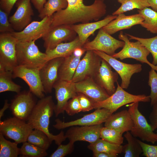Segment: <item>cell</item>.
Returning a JSON list of instances; mask_svg holds the SVG:
<instances>
[{
  "label": "cell",
  "mask_w": 157,
  "mask_h": 157,
  "mask_svg": "<svg viewBox=\"0 0 157 157\" xmlns=\"http://www.w3.org/2000/svg\"><path fill=\"white\" fill-rule=\"evenodd\" d=\"M67 8L54 13L52 16L51 26L62 25H72L97 21L106 12L103 0H95L90 5H86L83 0H67Z\"/></svg>",
  "instance_id": "1"
},
{
  "label": "cell",
  "mask_w": 157,
  "mask_h": 157,
  "mask_svg": "<svg viewBox=\"0 0 157 157\" xmlns=\"http://www.w3.org/2000/svg\"><path fill=\"white\" fill-rule=\"evenodd\" d=\"M55 105L51 96L40 99L37 102L27 122L33 129H37L45 133L52 142L58 145L67 138L61 131L57 135L51 133L49 131L50 119L54 113Z\"/></svg>",
  "instance_id": "2"
},
{
  "label": "cell",
  "mask_w": 157,
  "mask_h": 157,
  "mask_svg": "<svg viewBox=\"0 0 157 157\" xmlns=\"http://www.w3.org/2000/svg\"><path fill=\"white\" fill-rule=\"evenodd\" d=\"M35 41H18L16 46L17 65L40 69L47 61L46 53L40 51Z\"/></svg>",
  "instance_id": "3"
},
{
  "label": "cell",
  "mask_w": 157,
  "mask_h": 157,
  "mask_svg": "<svg viewBox=\"0 0 157 157\" xmlns=\"http://www.w3.org/2000/svg\"><path fill=\"white\" fill-rule=\"evenodd\" d=\"M117 88L115 92L105 100L94 102V109L104 108L113 113L122 106L135 102H148L150 101L149 95H134L125 91L116 82Z\"/></svg>",
  "instance_id": "4"
},
{
  "label": "cell",
  "mask_w": 157,
  "mask_h": 157,
  "mask_svg": "<svg viewBox=\"0 0 157 157\" xmlns=\"http://www.w3.org/2000/svg\"><path fill=\"white\" fill-rule=\"evenodd\" d=\"M139 102H133L126 106L133 124L131 133L135 137H138L143 141L154 144L157 142V133L154 132L150 124L139 110Z\"/></svg>",
  "instance_id": "5"
},
{
  "label": "cell",
  "mask_w": 157,
  "mask_h": 157,
  "mask_svg": "<svg viewBox=\"0 0 157 157\" xmlns=\"http://www.w3.org/2000/svg\"><path fill=\"white\" fill-rule=\"evenodd\" d=\"M120 40L124 42L122 49L119 52L115 53L112 56L121 60L131 58L135 59L142 63L147 64L157 72V65H154L149 62L147 57L150 52L140 42L137 41L131 42L128 36L121 31L118 35Z\"/></svg>",
  "instance_id": "6"
},
{
  "label": "cell",
  "mask_w": 157,
  "mask_h": 157,
  "mask_svg": "<svg viewBox=\"0 0 157 157\" xmlns=\"http://www.w3.org/2000/svg\"><path fill=\"white\" fill-rule=\"evenodd\" d=\"M17 42L12 33H1L0 70L12 72L17 66L16 49Z\"/></svg>",
  "instance_id": "7"
},
{
  "label": "cell",
  "mask_w": 157,
  "mask_h": 157,
  "mask_svg": "<svg viewBox=\"0 0 157 157\" xmlns=\"http://www.w3.org/2000/svg\"><path fill=\"white\" fill-rule=\"evenodd\" d=\"M33 129L27 122L14 117L0 121V133L18 144L27 141Z\"/></svg>",
  "instance_id": "8"
},
{
  "label": "cell",
  "mask_w": 157,
  "mask_h": 157,
  "mask_svg": "<svg viewBox=\"0 0 157 157\" xmlns=\"http://www.w3.org/2000/svg\"><path fill=\"white\" fill-rule=\"evenodd\" d=\"M123 41L117 40L105 32L103 28L99 29L96 37L93 40L86 42L83 48L86 51L97 50L113 56L118 49L124 45Z\"/></svg>",
  "instance_id": "9"
},
{
  "label": "cell",
  "mask_w": 157,
  "mask_h": 157,
  "mask_svg": "<svg viewBox=\"0 0 157 157\" xmlns=\"http://www.w3.org/2000/svg\"><path fill=\"white\" fill-rule=\"evenodd\" d=\"M93 51L102 59L107 62L118 73L121 79L120 86L124 89L128 88L133 75L140 72L142 70L141 64L125 63L104 52L97 50Z\"/></svg>",
  "instance_id": "10"
},
{
  "label": "cell",
  "mask_w": 157,
  "mask_h": 157,
  "mask_svg": "<svg viewBox=\"0 0 157 157\" xmlns=\"http://www.w3.org/2000/svg\"><path fill=\"white\" fill-rule=\"evenodd\" d=\"M113 113L104 108H98L93 112L84 115L76 120L65 122L57 118L55 120L53 127L58 130L63 129L74 126H89L102 124Z\"/></svg>",
  "instance_id": "11"
},
{
  "label": "cell",
  "mask_w": 157,
  "mask_h": 157,
  "mask_svg": "<svg viewBox=\"0 0 157 157\" xmlns=\"http://www.w3.org/2000/svg\"><path fill=\"white\" fill-rule=\"evenodd\" d=\"M33 95L29 90L17 93L10 104L13 117L27 121L37 103Z\"/></svg>",
  "instance_id": "12"
},
{
  "label": "cell",
  "mask_w": 157,
  "mask_h": 157,
  "mask_svg": "<svg viewBox=\"0 0 157 157\" xmlns=\"http://www.w3.org/2000/svg\"><path fill=\"white\" fill-rule=\"evenodd\" d=\"M40 70L17 65L12 71V77L23 80L28 86L29 91L41 99L44 97L45 93L40 76Z\"/></svg>",
  "instance_id": "13"
},
{
  "label": "cell",
  "mask_w": 157,
  "mask_h": 157,
  "mask_svg": "<svg viewBox=\"0 0 157 157\" xmlns=\"http://www.w3.org/2000/svg\"><path fill=\"white\" fill-rule=\"evenodd\" d=\"M102 58L93 51H86L81 60L71 81L76 83L88 78H92L98 70Z\"/></svg>",
  "instance_id": "14"
},
{
  "label": "cell",
  "mask_w": 157,
  "mask_h": 157,
  "mask_svg": "<svg viewBox=\"0 0 157 157\" xmlns=\"http://www.w3.org/2000/svg\"><path fill=\"white\" fill-rule=\"evenodd\" d=\"M52 16H46L40 21L31 22L22 31L12 33L18 41H35L42 38L50 28Z\"/></svg>",
  "instance_id": "15"
},
{
  "label": "cell",
  "mask_w": 157,
  "mask_h": 157,
  "mask_svg": "<svg viewBox=\"0 0 157 157\" xmlns=\"http://www.w3.org/2000/svg\"><path fill=\"white\" fill-rule=\"evenodd\" d=\"M76 34L70 25L51 26L42 38L45 51L54 49L63 41L72 40L76 37Z\"/></svg>",
  "instance_id": "16"
},
{
  "label": "cell",
  "mask_w": 157,
  "mask_h": 157,
  "mask_svg": "<svg viewBox=\"0 0 157 157\" xmlns=\"http://www.w3.org/2000/svg\"><path fill=\"white\" fill-rule=\"evenodd\" d=\"M55 90L57 103L55 105L54 113L56 117L63 113L66 104L69 99L77 94L75 83L72 81L58 79L54 83Z\"/></svg>",
  "instance_id": "17"
},
{
  "label": "cell",
  "mask_w": 157,
  "mask_h": 157,
  "mask_svg": "<svg viewBox=\"0 0 157 157\" xmlns=\"http://www.w3.org/2000/svg\"><path fill=\"white\" fill-rule=\"evenodd\" d=\"M103 127L102 124L89 126H71L65 134L69 141L75 142L77 141H84L93 143L99 139L100 131Z\"/></svg>",
  "instance_id": "18"
},
{
  "label": "cell",
  "mask_w": 157,
  "mask_h": 157,
  "mask_svg": "<svg viewBox=\"0 0 157 157\" xmlns=\"http://www.w3.org/2000/svg\"><path fill=\"white\" fill-rule=\"evenodd\" d=\"M31 2V0H18L15 3L16 10L9 20L16 31H22L31 22L34 13Z\"/></svg>",
  "instance_id": "19"
},
{
  "label": "cell",
  "mask_w": 157,
  "mask_h": 157,
  "mask_svg": "<svg viewBox=\"0 0 157 157\" xmlns=\"http://www.w3.org/2000/svg\"><path fill=\"white\" fill-rule=\"evenodd\" d=\"M65 58L58 57L48 60L40 70V75L44 93H51L58 80L59 68Z\"/></svg>",
  "instance_id": "20"
},
{
  "label": "cell",
  "mask_w": 157,
  "mask_h": 157,
  "mask_svg": "<svg viewBox=\"0 0 157 157\" xmlns=\"http://www.w3.org/2000/svg\"><path fill=\"white\" fill-rule=\"evenodd\" d=\"M112 67L102 59L100 67L93 78L95 82L110 96L115 91V83L117 82L118 74L112 70Z\"/></svg>",
  "instance_id": "21"
},
{
  "label": "cell",
  "mask_w": 157,
  "mask_h": 157,
  "mask_svg": "<svg viewBox=\"0 0 157 157\" xmlns=\"http://www.w3.org/2000/svg\"><path fill=\"white\" fill-rule=\"evenodd\" d=\"M75 85L77 92L83 94L94 102L102 101L110 96L92 78H88L75 83Z\"/></svg>",
  "instance_id": "22"
},
{
  "label": "cell",
  "mask_w": 157,
  "mask_h": 157,
  "mask_svg": "<svg viewBox=\"0 0 157 157\" xmlns=\"http://www.w3.org/2000/svg\"><path fill=\"white\" fill-rule=\"evenodd\" d=\"M144 20L143 17L139 14L126 15L121 13L102 28L111 35L120 31L129 29L134 25H140Z\"/></svg>",
  "instance_id": "23"
},
{
  "label": "cell",
  "mask_w": 157,
  "mask_h": 157,
  "mask_svg": "<svg viewBox=\"0 0 157 157\" xmlns=\"http://www.w3.org/2000/svg\"><path fill=\"white\" fill-rule=\"evenodd\" d=\"M117 16L108 15L104 19L100 21L92 22L75 24L71 25V26L78 35L80 42L83 45L87 42L88 37L96 31L107 25L115 19Z\"/></svg>",
  "instance_id": "24"
},
{
  "label": "cell",
  "mask_w": 157,
  "mask_h": 157,
  "mask_svg": "<svg viewBox=\"0 0 157 157\" xmlns=\"http://www.w3.org/2000/svg\"><path fill=\"white\" fill-rule=\"evenodd\" d=\"M104 123L105 127L113 129L122 134L131 131L133 125L129 112L126 110L112 114Z\"/></svg>",
  "instance_id": "25"
},
{
  "label": "cell",
  "mask_w": 157,
  "mask_h": 157,
  "mask_svg": "<svg viewBox=\"0 0 157 157\" xmlns=\"http://www.w3.org/2000/svg\"><path fill=\"white\" fill-rule=\"evenodd\" d=\"M83 46L78 36L69 42L61 43L54 49L45 51L47 61L56 58L69 56L73 54L75 49L83 47Z\"/></svg>",
  "instance_id": "26"
},
{
  "label": "cell",
  "mask_w": 157,
  "mask_h": 157,
  "mask_svg": "<svg viewBox=\"0 0 157 157\" xmlns=\"http://www.w3.org/2000/svg\"><path fill=\"white\" fill-rule=\"evenodd\" d=\"M81 57H76L73 54L64 58L59 69L58 79L71 81Z\"/></svg>",
  "instance_id": "27"
},
{
  "label": "cell",
  "mask_w": 157,
  "mask_h": 157,
  "mask_svg": "<svg viewBox=\"0 0 157 157\" xmlns=\"http://www.w3.org/2000/svg\"><path fill=\"white\" fill-rule=\"evenodd\" d=\"M122 146L109 142L102 139L90 143L88 148L93 152H103L117 155L122 152Z\"/></svg>",
  "instance_id": "28"
},
{
  "label": "cell",
  "mask_w": 157,
  "mask_h": 157,
  "mask_svg": "<svg viewBox=\"0 0 157 157\" xmlns=\"http://www.w3.org/2000/svg\"><path fill=\"white\" fill-rule=\"evenodd\" d=\"M127 143L122 146V152L124 157H139L143 153L142 148L137 139L131 132L127 131L124 135Z\"/></svg>",
  "instance_id": "29"
},
{
  "label": "cell",
  "mask_w": 157,
  "mask_h": 157,
  "mask_svg": "<svg viewBox=\"0 0 157 157\" xmlns=\"http://www.w3.org/2000/svg\"><path fill=\"white\" fill-rule=\"evenodd\" d=\"M138 12L144 19L140 25L151 33L157 34V12L147 7Z\"/></svg>",
  "instance_id": "30"
},
{
  "label": "cell",
  "mask_w": 157,
  "mask_h": 157,
  "mask_svg": "<svg viewBox=\"0 0 157 157\" xmlns=\"http://www.w3.org/2000/svg\"><path fill=\"white\" fill-rule=\"evenodd\" d=\"M12 78V72L0 70V93L10 91L18 93L20 92L21 86L14 83Z\"/></svg>",
  "instance_id": "31"
},
{
  "label": "cell",
  "mask_w": 157,
  "mask_h": 157,
  "mask_svg": "<svg viewBox=\"0 0 157 157\" xmlns=\"http://www.w3.org/2000/svg\"><path fill=\"white\" fill-rule=\"evenodd\" d=\"M67 5V0H47L39 17L42 19L46 16H51L55 13L66 8Z\"/></svg>",
  "instance_id": "32"
},
{
  "label": "cell",
  "mask_w": 157,
  "mask_h": 157,
  "mask_svg": "<svg viewBox=\"0 0 157 157\" xmlns=\"http://www.w3.org/2000/svg\"><path fill=\"white\" fill-rule=\"evenodd\" d=\"M27 141L46 150L52 142L45 133L37 129H33L29 135Z\"/></svg>",
  "instance_id": "33"
},
{
  "label": "cell",
  "mask_w": 157,
  "mask_h": 157,
  "mask_svg": "<svg viewBox=\"0 0 157 157\" xmlns=\"http://www.w3.org/2000/svg\"><path fill=\"white\" fill-rule=\"evenodd\" d=\"M117 1L121 5L113 13V15H117L134 9L141 10L150 6L147 0H117Z\"/></svg>",
  "instance_id": "34"
},
{
  "label": "cell",
  "mask_w": 157,
  "mask_h": 157,
  "mask_svg": "<svg viewBox=\"0 0 157 157\" xmlns=\"http://www.w3.org/2000/svg\"><path fill=\"white\" fill-rule=\"evenodd\" d=\"M17 143L6 140L0 133V157H17L19 155L20 148Z\"/></svg>",
  "instance_id": "35"
},
{
  "label": "cell",
  "mask_w": 157,
  "mask_h": 157,
  "mask_svg": "<svg viewBox=\"0 0 157 157\" xmlns=\"http://www.w3.org/2000/svg\"><path fill=\"white\" fill-rule=\"evenodd\" d=\"M126 34L129 37L130 40L138 41L143 45L150 52L152 56L153 60L151 63L154 65H157V35L153 38H140Z\"/></svg>",
  "instance_id": "36"
},
{
  "label": "cell",
  "mask_w": 157,
  "mask_h": 157,
  "mask_svg": "<svg viewBox=\"0 0 157 157\" xmlns=\"http://www.w3.org/2000/svg\"><path fill=\"white\" fill-rule=\"evenodd\" d=\"M19 155L24 157H44L48 154L46 150L26 141L20 148Z\"/></svg>",
  "instance_id": "37"
},
{
  "label": "cell",
  "mask_w": 157,
  "mask_h": 157,
  "mask_svg": "<svg viewBox=\"0 0 157 157\" xmlns=\"http://www.w3.org/2000/svg\"><path fill=\"white\" fill-rule=\"evenodd\" d=\"M122 134L110 128L102 127L100 130L101 139L112 143L121 145L123 142Z\"/></svg>",
  "instance_id": "38"
},
{
  "label": "cell",
  "mask_w": 157,
  "mask_h": 157,
  "mask_svg": "<svg viewBox=\"0 0 157 157\" xmlns=\"http://www.w3.org/2000/svg\"><path fill=\"white\" fill-rule=\"evenodd\" d=\"M148 84L151 88L149 96L152 106L157 101V72L151 68L149 72Z\"/></svg>",
  "instance_id": "39"
},
{
  "label": "cell",
  "mask_w": 157,
  "mask_h": 157,
  "mask_svg": "<svg viewBox=\"0 0 157 157\" xmlns=\"http://www.w3.org/2000/svg\"><path fill=\"white\" fill-rule=\"evenodd\" d=\"M74 142L69 141L66 144L58 145L57 149L50 156V157H64L71 154L74 150Z\"/></svg>",
  "instance_id": "40"
},
{
  "label": "cell",
  "mask_w": 157,
  "mask_h": 157,
  "mask_svg": "<svg viewBox=\"0 0 157 157\" xmlns=\"http://www.w3.org/2000/svg\"><path fill=\"white\" fill-rule=\"evenodd\" d=\"M65 111L70 116H73L82 112L77 94L67 101L65 107Z\"/></svg>",
  "instance_id": "41"
},
{
  "label": "cell",
  "mask_w": 157,
  "mask_h": 157,
  "mask_svg": "<svg viewBox=\"0 0 157 157\" xmlns=\"http://www.w3.org/2000/svg\"><path fill=\"white\" fill-rule=\"evenodd\" d=\"M8 15L5 11L0 9V32L1 33H12L15 30L8 19Z\"/></svg>",
  "instance_id": "42"
},
{
  "label": "cell",
  "mask_w": 157,
  "mask_h": 157,
  "mask_svg": "<svg viewBox=\"0 0 157 157\" xmlns=\"http://www.w3.org/2000/svg\"><path fill=\"white\" fill-rule=\"evenodd\" d=\"M77 96L82 112L89 111L94 109V101L90 98L81 92H77Z\"/></svg>",
  "instance_id": "43"
},
{
  "label": "cell",
  "mask_w": 157,
  "mask_h": 157,
  "mask_svg": "<svg viewBox=\"0 0 157 157\" xmlns=\"http://www.w3.org/2000/svg\"><path fill=\"white\" fill-rule=\"evenodd\" d=\"M142 149V155L146 157H157V145L145 143L137 139Z\"/></svg>",
  "instance_id": "44"
},
{
  "label": "cell",
  "mask_w": 157,
  "mask_h": 157,
  "mask_svg": "<svg viewBox=\"0 0 157 157\" xmlns=\"http://www.w3.org/2000/svg\"><path fill=\"white\" fill-rule=\"evenodd\" d=\"M152 107L149 119L150 125L153 131L157 129V101L154 104Z\"/></svg>",
  "instance_id": "45"
},
{
  "label": "cell",
  "mask_w": 157,
  "mask_h": 157,
  "mask_svg": "<svg viewBox=\"0 0 157 157\" xmlns=\"http://www.w3.org/2000/svg\"><path fill=\"white\" fill-rule=\"evenodd\" d=\"M18 0H0V9L9 15L13 6Z\"/></svg>",
  "instance_id": "46"
},
{
  "label": "cell",
  "mask_w": 157,
  "mask_h": 157,
  "mask_svg": "<svg viewBox=\"0 0 157 157\" xmlns=\"http://www.w3.org/2000/svg\"><path fill=\"white\" fill-rule=\"evenodd\" d=\"M47 0H31V2L39 13L43 9L44 6Z\"/></svg>",
  "instance_id": "47"
},
{
  "label": "cell",
  "mask_w": 157,
  "mask_h": 157,
  "mask_svg": "<svg viewBox=\"0 0 157 157\" xmlns=\"http://www.w3.org/2000/svg\"><path fill=\"white\" fill-rule=\"evenodd\" d=\"M117 156V155L110 154L105 152H93V157H116Z\"/></svg>",
  "instance_id": "48"
},
{
  "label": "cell",
  "mask_w": 157,
  "mask_h": 157,
  "mask_svg": "<svg viewBox=\"0 0 157 157\" xmlns=\"http://www.w3.org/2000/svg\"><path fill=\"white\" fill-rule=\"evenodd\" d=\"M86 51L83 47H77L74 50L73 54L76 57H81Z\"/></svg>",
  "instance_id": "49"
},
{
  "label": "cell",
  "mask_w": 157,
  "mask_h": 157,
  "mask_svg": "<svg viewBox=\"0 0 157 157\" xmlns=\"http://www.w3.org/2000/svg\"><path fill=\"white\" fill-rule=\"evenodd\" d=\"M9 107L10 104L8 103V100H6L3 107L0 110V120H1V117L3 116L5 111L8 108H9Z\"/></svg>",
  "instance_id": "50"
},
{
  "label": "cell",
  "mask_w": 157,
  "mask_h": 157,
  "mask_svg": "<svg viewBox=\"0 0 157 157\" xmlns=\"http://www.w3.org/2000/svg\"><path fill=\"white\" fill-rule=\"evenodd\" d=\"M150 6L154 10L157 11V0H147Z\"/></svg>",
  "instance_id": "51"
},
{
  "label": "cell",
  "mask_w": 157,
  "mask_h": 157,
  "mask_svg": "<svg viewBox=\"0 0 157 157\" xmlns=\"http://www.w3.org/2000/svg\"></svg>",
  "instance_id": "52"
}]
</instances>
